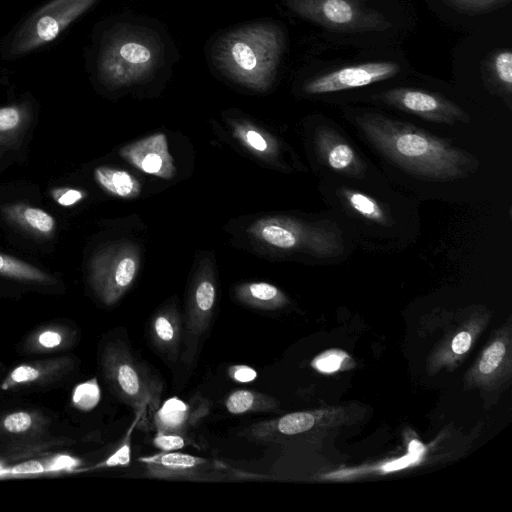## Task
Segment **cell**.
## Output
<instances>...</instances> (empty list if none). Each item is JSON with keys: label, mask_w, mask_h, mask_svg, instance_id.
Instances as JSON below:
<instances>
[{"label": "cell", "mask_w": 512, "mask_h": 512, "mask_svg": "<svg viewBox=\"0 0 512 512\" xmlns=\"http://www.w3.org/2000/svg\"><path fill=\"white\" fill-rule=\"evenodd\" d=\"M38 341L45 348H54L61 344L62 337L58 332L47 330L39 335Z\"/></svg>", "instance_id": "40"}, {"label": "cell", "mask_w": 512, "mask_h": 512, "mask_svg": "<svg viewBox=\"0 0 512 512\" xmlns=\"http://www.w3.org/2000/svg\"><path fill=\"white\" fill-rule=\"evenodd\" d=\"M161 46L143 27L116 25L99 40L94 58L97 80L118 89L148 79L160 64Z\"/></svg>", "instance_id": "3"}, {"label": "cell", "mask_w": 512, "mask_h": 512, "mask_svg": "<svg viewBox=\"0 0 512 512\" xmlns=\"http://www.w3.org/2000/svg\"><path fill=\"white\" fill-rule=\"evenodd\" d=\"M211 402L195 394L188 402L177 396L166 399L153 415L156 431L184 435L210 411Z\"/></svg>", "instance_id": "17"}, {"label": "cell", "mask_w": 512, "mask_h": 512, "mask_svg": "<svg viewBox=\"0 0 512 512\" xmlns=\"http://www.w3.org/2000/svg\"><path fill=\"white\" fill-rule=\"evenodd\" d=\"M152 442L156 448L163 452L178 451L186 445L183 435L163 431H157Z\"/></svg>", "instance_id": "33"}, {"label": "cell", "mask_w": 512, "mask_h": 512, "mask_svg": "<svg viewBox=\"0 0 512 512\" xmlns=\"http://www.w3.org/2000/svg\"><path fill=\"white\" fill-rule=\"evenodd\" d=\"M25 104L0 107V131L5 132L17 128L24 118Z\"/></svg>", "instance_id": "32"}, {"label": "cell", "mask_w": 512, "mask_h": 512, "mask_svg": "<svg viewBox=\"0 0 512 512\" xmlns=\"http://www.w3.org/2000/svg\"><path fill=\"white\" fill-rule=\"evenodd\" d=\"M140 268L138 247L127 240L110 243L90 262V283L106 305L115 304L132 286Z\"/></svg>", "instance_id": "8"}, {"label": "cell", "mask_w": 512, "mask_h": 512, "mask_svg": "<svg viewBox=\"0 0 512 512\" xmlns=\"http://www.w3.org/2000/svg\"><path fill=\"white\" fill-rule=\"evenodd\" d=\"M80 464V461L74 457L69 455H59L52 458L47 466L45 467L46 471L54 472L60 470H71L77 467Z\"/></svg>", "instance_id": "38"}, {"label": "cell", "mask_w": 512, "mask_h": 512, "mask_svg": "<svg viewBox=\"0 0 512 512\" xmlns=\"http://www.w3.org/2000/svg\"><path fill=\"white\" fill-rule=\"evenodd\" d=\"M0 275L19 280L48 282L49 277L35 266L0 253Z\"/></svg>", "instance_id": "25"}, {"label": "cell", "mask_w": 512, "mask_h": 512, "mask_svg": "<svg viewBox=\"0 0 512 512\" xmlns=\"http://www.w3.org/2000/svg\"><path fill=\"white\" fill-rule=\"evenodd\" d=\"M18 212L20 221L38 233L48 234L54 230L55 219L46 211L35 207H23Z\"/></svg>", "instance_id": "28"}, {"label": "cell", "mask_w": 512, "mask_h": 512, "mask_svg": "<svg viewBox=\"0 0 512 512\" xmlns=\"http://www.w3.org/2000/svg\"><path fill=\"white\" fill-rule=\"evenodd\" d=\"M423 450H424V446L417 440H413L409 444V453L414 458L419 456L423 452Z\"/></svg>", "instance_id": "41"}, {"label": "cell", "mask_w": 512, "mask_h": 512, "mask_svg": "<svg viewBox=\"0 0 512 512\" xmlns=\"http://www.w3.org/2000/svg\"><path fill=\"white\" fill-rule=\"evenodd\" d=\"M120 156L138 170L163 179L176 174L174 159L164 133H156L125 145Z\"/></svg>", "instance_id": "15"}, {"label": "cell", "mask_w": 512, "mask_h": 512, "mask_svg": "<svg viewBox=\"0 0 512 512\" xmlns=\"http://www.w3.org/2000/svg\"><path fill=\"white\" fill-rule=\"evenodd\" d=\"M381 101L425 120L455 124L469 122V115L455 103L434 93L413 89L394 88L377 95Z\"/></svg>", "instance_id": "12"}, {"label": "cell", "mask_w": 512, "mask_h": 512, "mask_svg": "<svg viewBox=\"0 0 512 512\" xmlns=\"http://www.w3.org/2000/svg\"><path fill=\"white\" fill-rule=\"evenodd\" d=\"M55 200L62 206H71L79 202L84 194L77 189H58L53 193Z\"/></svg>", "instance_id": "39"}, {"label": "cell", "mask_w": 512, "mask_h": 512, "mask_svg": "<svg viewBox=\"0 0 512 512\" xmlns=\"http://www.w3.org/2000/svg\"><path fill=\"white\" fill-rule=\"evenodd\" d=\"M3 425L10 433H23L31 427L32 417L27 412H14L5 418Z\"/></svg>", "instance_id": "35"}, {"label": "cell", "mask_w": 512, "mask_h": 512, "mask_svg": "<svg viewBox=\"0 0 512 512\" xmlns=\"http://www.w3.org/2000/svg\"><path fill=\"white\" fill-rule=\"evenodd\" d=\"M183 320L173 305L157 311L149 324V337L155 349L170 362H175L183 343Z\"/></svg>", "instance_id": "19"}, {"label": "cell", "mask_w": 512, "mask_h": 512, "mask_svg": "<svg viewBox=\"0 0 512 512\" xmlns=\"http://www.w3.org/2000/svg\"><path fill=\"white\" fill-rule=\"evenodd\" d=\"M297 15L344 32L382 31L391 23L359 0H283Z\"/></svg>", "instance_id": "9"}, {"label": "cell", "mask_w": 512, "mask_h": 512, "mask_svg": "<svg viewBox=\"0 0 512 512\" xmlns=\"http://www.w3.org/2000/svg\"><path fill=\"white\" fill-rule=\"evenodd\" d=\"M41 370L31 365H20L16 367L9 376V381L2 386L3 389L10 387V384L29 383L41 377Z\"/></svg>", "instance_id": "34"}, {"label": "cell", "mask_w": 512, "mask_h": 512, "mask_svg": "<svg viewBox=\"0 0 512 512\" xmlns=\"http://www.w3.org/2000/svg\"><path fill=\"white\" fill-rule=\"evenodd\" d=\"M354 415L352 409L347 407L292 412L253 423L242 430L240 435L258 444L312 443L324 439L341 426L350 424Z\"/></svg>", "instance_id": "7"}, {"label": "cell", "mask_w": 512, "mask_h": 512, "mask_svg": "<svg viewBox=\"0 0 512 512\" xmlns=\"http://www.w3.org/2000/svg\"><path fill=\"white\" fill-rule=\"evenodd\" d=\"M101 398L99 384L95 378L78 384L72 396V402L75 407L83 411H89L95 408Z\"/></svg>", "instance_id": "27"}, {"label": "cell", "mask_w": 512, "mask_h": 512, "mask_svg": "<svg viewBox=\"0 0 512 512\" xmlns=\"http://www.w3.org/2000/svg\"><path fill=\"white\" fill-rule=\"evenodd\" d=\"M151 478L166 480H196L208 470L209 462L199 456L178 451L143 456L138 459Z\"/></svg>", "instance_id": "18"}, {"label": "cell", "mask_w": 512, "mask_h": 512, "mask_svg": "<svg viewBox=\"0 0 512 512\" xmlns=\"http://www.w3.org/2000/svg\"><path fill=\"white\" fill-rule=\"evenodd\" d=\"M235 297L244 305L262 310L281 309L289 303L283 291L267 282L243 283L236 287Z\"/></svg>", "instance_id": "20"}, {"label": "cell", "mask_w": 512, "mask_h": 512, "mask_svg": "<svg viewBox=\"0 0 512 512\" xmlns=\"http://www.w3.org/2000/svg\"><path fill=\"white\" fill-rule=\"evenodd\" d=\"M137 425V418L134 419L132 425L126 433L124 441L118 449L111 454L100 466L104 467H124L128 466L131 460V434L133 428Z\"/></svg>", "instance_id": "29"}, {"label": "cell", "mask_w": 512, "mask_h": 512, "mask_svg": "<svg viewBox=\"0 0 512 512\" xmlns=\"http://www.w3.org/2000/svg\"><path fill=\"white\" fill-rule=\"evenodd\" d=\"M102 367L112 391L135 411L136 427L151 430L153 415L160 406L162 382L121 341L106 345Z\"/></svg>", "instance_id": "4"}, {"label": "cell", "mask_w": 512, "mask_h": 512, "mask_svg": "<svg viewBox=\"0 0 512 512\" xmlns=\"http://www.w3.org/2000/svg\"><path fill=\"white\" fill-rule=\"evenodd\" d=\"M258 242L285 252H303L320 259H331L344 251L339 232L329 226L290 216H265L247 229Z\"/></svg>", "instance_id": "6"}, {"label": "cell", "mask_w": 512, "mask_h": 512, "mask_svg": "<svg viewBox=\"0 0 512 512\" xmlns=\"http://www.w3.org/2000/svg\"><path fill=\"white\" fill-rule=\"evenodd\" d=\"M99 0H49L28 13L2 39L0 55L15 60L57 40Z\"/></svg>", "instance_id": "5"}, {"label": "cell", "mask_w": 512, "mask_h": 512, "mask_svg": "<svg viewBox=\"0 0 512 512\" xmlns=\"http://www.w3.org/2000/svg\"><path fill=\"white\" fill-rule=\"evenodd\" d=\"M225 407L235 415L268 412L279 409V402L270 395L247 389L235 390L225 400Z\"/></svg>", "instance_id": "24"}, {"label": "cell", "mask_w": 512, "mask_h": 512, "mask_svg": "<svg viewBox=\"0 0 512 512\" xmlns=\"http://www.w3.org/2000/svg\"><path fill=\"white\" fill-rule=\"evenodd\" d=\"M315 148L320 161L330 170L349 176H363L366 165L351 146L333 128L324 126L317 130Z\"/></svg>", "instance_id": "16"}, {"label": "cell", "mask_w": 512, "mask_h": 512, "mask_svg": "<svg viewBox=\"0 0 512 512\" xmlns=\"http://www.w3.org/2000/svg\"><path fill=\"white\" fill-rule=\"evenodd\" d=\"M229 377L238 383H249L257 378L256 370L248 365H232L228 368Z\"/></svg>", "instance_id": "37"}, {"label": "cell", "mask_w": 512, "mask_h": 512, "mask_svg": "<svg viewBox=\"0 0 512 512\" xmlns=\"http://www.w3.org/2000/svg\"><path fill=\"white\" fill-rule=\"evenodd\" d=\"M490 315L487 311L470 312L456 328L445 335L427 359L429 374L433 375L442 369L451 371L461 365L474 341L489 323Z\"/></svg>", "instance_id": "13"}, {"label": "cell", "mask_w": 512, "mask_h": 512, "mask_svg": "<svg viewBox=\"0 0 512 512\" xmlns=\"http://www.w3.org/2000/svg\"><path fill=\"white\" fill-rule=\"evenodd\" d=\"M341 196L346 208L361 219L377 225H387L389 214L375 197L354 189L344 188Z\"/></svg>", "instance_id": "23"}, {"label": "cell", "mask_w": 512, "mask_h": 512, "mask_svg": "<svg viewBox=\"0 0 512 512\" xmlns=\"http://www.w3.org/2000/svg\"><path fill=\"white\" fill-rule=\"evenodd\" d=\"M46 472L45 466L36 460L25 461L17 464L9 469L2 470L0 475H28V474H40Z\"/></svg>", "instance_id": "36"}, {"label": "cell", "mask_w": 512, "mask_h": 512, "mask_svg": "<svg viewBox=\"0 0 512 512\" xmlns=\"http://www.w3.org/2000/svg\"><path fill=\"white\" fill-rule=\"evenodd\" d=\"M217 297L215 274L210 262H202L193 279L183 325L182 362L190 366L198 352L199 344L208 330Z\"/></svg>", "instance_id": "10"}, {"label": "cell", "mask_w": 512, "mask_h": 512, "mask_svg": "<svg viewBox=\"0 0 512 512\" xmlns=\"http://www.w3.org/2000/svg\"><path fill=\"white\" fill-rule=\"evenodd\" d=\"M512 341L510 324L498 329L470 367L464 378L467 389L493 393L503 388L511 376Z\"/></svg>", "instance_id": "11"}, {"label": "cell", "mask_w": 512, "mask_h": 512, "mask_svg": "<svg viewBox=\"0 0 512 512\" xmlns=\"http://www.w3.org/2000/svg\"><path fill=\"white\" fill-rule=\"evenodd\" d=\"M94 178L103 190L115 197L131 199L141 193L140 182L126 170L99 166L94 170Z\"/></svg>", "instance_id": "21"}, {"label": "cell", "mask_w": 512, "mask_h": 512, "mask_svg": "<svg viewBox=\"0 0 512 512\" xmlns=\"http://www.w3.org/2000/svg\"><path fill=\"white\" fill-rule=\"evenodd\" d=\"M284 42L278 25L255 22L221 36L214 45L213 59L235 82L263 92L274 81Z\"/></svg>", "instance_id": "2"}, {"label": "cell", "mask_w": 512, "mask_h": 512, "mask_svg": "<svg viewBox=\"0 0 512 512\" xmlns=\"http://www.w3.org/2000/svg\"><path fill=\"white\" fill-rule=\"evenodd\" d=\"M347 357L348 356L342 351L330 350L316 357L312 362V365L318 371L332 373L344 369L346 366L344 360Z\"/></svg>", "instance_id": "30"}, {"label": "cell", "mask_w": 512, "mask_h": 512, "mask_svg": "<svg viewBox=\"0 0 512 512\" xmlns=\"http://www.w3.org/2000/svg\"><path fill=\"white\" fill-rule=\"evenodd\" d=\"M491 71L499 85L508 94L512 90V53L509 49L500 50L491 58Z\"/></svg>", "instance_id": "26"}, {"label": "cell", "mask_w": 512, "mask_h": 512, "mask_svg": "<svg viewBox=\"0 0 512 512\" xmlns=\"http://www.w3.org/2000/svg\"><path fill=\"white\" fill-rule=\"evenodd\" d=\"M455 9L466 12H485L499 8L510 0H443Z\"/></svg>", "instance_id": "31"}, {"label": "cell", "mask_w": 512, "mask_h": 512, "mask_svg": "<svg viewBox=\"0 0 512 512\" xmlns=\"http://www.w3.org/2000/svg\"><path fill=\"white\" fill-rule=\"evenodd\" d=\"M356 122L381 154L415 176L456 180L466 177L477 164L466 151L409 123L370 113L358 116Z\"/></svg>", "instance_id": "1"}, {"label": "cell", "mask_w": 512, "mask_h": 512, "mask_svg": "<svg viewBox=\"0 0 512 512\" xmlns=\"http://www.w3.org/2000/svg\"><path fill=\"white\" fill-rule=\"evenodd\" d=\"M399 68L392 61L346 66L311 79L303 89L307 94L318 95L359 88L392 78Z\"/></svg>", "instance_id": "14"}, {"label": "cell", "mask_w": 512, "mask_h": 512, "mask_svg": "<svg viewBox=\"0 0 512 512\" xmlns=\"http://www.w3.org/2000/svg\"><path fill=\"white\" fill-rule=\"evenodd\" d=\"M231 126L233 136L253 154L264 159L277 155V142L269 133L247 121H234Z\"/></svg>", "instance_id": "22"}]
</instances>
